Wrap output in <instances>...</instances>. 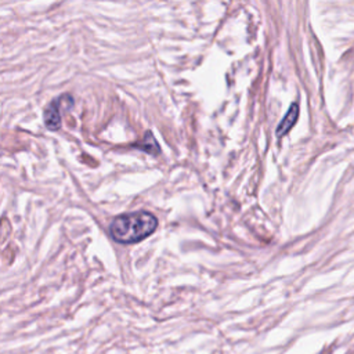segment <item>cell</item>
Wrapping results in <instances>:
<instances>
[{"mask_svg":"<svg viewBox=\"0 0 354 354\" xmlns=\"http://www.w3.org/2000/svg\"><path fill=\"white\" fill-rule=\"evenodd\" d=\"M158 219L146 210L116 216L109 224V234L120 244H136L157 230Z\"/></svg>","mask_w":354,"mask_h":354,"instance_id":"obj_1","label":"cell"},{"mask_svg":"<svg viewBox=\"0 0 354 354\" xmlns=\"http://www.w3.org/2000/svg\"><path fill=\"white\" fill-rule=\"evenodd\" d=\"M60 104L61 100H54L45 109V125L49 131H58L61 126V115H60Z\"/></svg>","mask_w":354,"mask_h":354,"instance_id":"obj_2","label":"cell"},{"mask_svg":"<svg viewBox=\"0 0 354 354\" xmlns=\"http://www.w3.org/2000/svg\"><path fill=\"white\" fill-rule=\"evenodd\" d=\"M298 116H299V105L298 104H292L289 111L284 116V120L281 121V124L277 128V136L278 137L285 136L294 128V125L298 121Z\"/></svg>","mask_w":354,"mask_h":354,"instance_id":"obj_3","label":"cell"},{"mask_svg":"<svg viewBox=\"0 0 354 354\" xmlns=\"http://www.w3.org/2000/svg\"><path fill=\"white\" fill-rule=\"evenodd\" d=\"M136 147L140 148V150H143V151H146V153H148V154H151V155L159 154V146H158V143L155 142V139L153 137L151 132H147L146 139H144L142 143L136 144Z\"/></svg>","mask_w":354,"mask_h":354,"instance_id":"obj_4","label":"cell"}]
</instances>
